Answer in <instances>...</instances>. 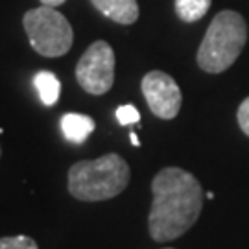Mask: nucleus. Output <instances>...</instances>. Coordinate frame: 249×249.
Here are the masks:
<instances>
[{"instance_id":"obj_14","label":"nucleus","mask_w":249,"mask_h":249,"mask_svg":"<svg viewBox=\"0 0 249 249\" xmlns=\"http://www.w3.org/2000/svg\"><path fill=\"white\" fill-rule=\"evenodd\" d=\"M65 2H67V0H41L43 6H50V8H57V6H61Z\"/></svg>"},{"instance_id":"obj_8","label":"nucleus","mask_w":249,"mask_h":249,"mask_svg":"<svg viewBox=\"0 0 249 249\" xmlns=\"http://www.w3.org/2000/svg\"><path fill=\"white\" fill-rule=\"evenodd\" d=\"M94 120L89 115L67 113L61 116V131L65 139L72 144H83L94 131Z\"/></svg>"},{"instance_id":"obj_2","label":"nucleus","mask_w":249,"mask_h":249,"mask_svg":"<svg viewBox=\"0 0 249 249\" xmlns=\"http://www.w3.org/2000/svg\"><path fill=\"white\" fill-rule=\"evenodd\" d=\"M131 172L118 153L98 159L78 160L69 168V192L80 201H106L122 194L129 185Z\"/></svg>"},{"instance_id":"obj_15","label":"nucleus","mask_w":249,"mask_h":249,"mask_svg":"<svg viewBox=\"0 0 249 249\" xmlns=\"http://www.w3.org/2000/svg\"><path fill=\"white\" fill-rule=\"evenodd\" d=\"M129 139H131V142H133L135 148H139V146H141V141H139L137 133H131V135H129Z\"/></svg>"},{"instance_id":"obj_3","label":"nucleus","mask_w":249,"mask_h":249,"mask_svg":"<svg viewBox=\"0 0 249 249\" xmlns=\"http://www.w3.org/2000/svg\"><path fill=\"white\" fill-rule=\"evenodd\" d=\"M248 43V24L240 13L223 9L207 28L197 48V65L209 74L225 72L238 59Z\"/></svg>"},{"instance_id":"obj_13","label":"nucleus","mask_w":249,"mask_h":249,"mask_svg":"<svg viewBox=\"0 0 249 249\" xmlns=\"http://www.w3.org/2000/svg\"><path fill=\"white\" fill-rule=\"evenodd\" d=\"M236 120H238V125L244 133L249 137V96L240 104L238 111H236Z\"/></svg>"},{"instance_id":"obj_10","label":"nucleus","mask_w":249,"mask_h":249,"mask_svg":"<svg viewBox=\"0 0 249 249\" xmlns=\"http://www.w3.org/2000/svg\"><path fill=\"white\" fill-rule=\"evenodd\" d=\"M213 0H176V13L183 22H196L207 15Z\"/></svg>"},{"instance_id":"obj_16","label":"nucleus","mask_w":249,"mask_h":249,"mask_svg":"<svg viewBox=\"0 0 249 249\" xmlns=\"http://www.w3.org/2000/svg\"><path fill=\"white\" fill-rule=\"evenodd\" d=\"M0 155H2V150H0Z\"/></svg>"},{"instance_id":"obj_9","label":"nucleus","mask_w":249,"mask_h":249,"mask_svg":"<svg viewBox=\"0 0 249 249\" xmlns=\"http://www.w3.org/2000/svg\"><path fill=\"white\" fill-rule=\"evenodd\" d=\"M34 85H36L39 98L45 106L52 107L57 104L59 94H61V81L57 80V76L50 71H41L34 76Z\"/></svg>"},{"instance_id":"obj_4","label":"nucleus","mask_w":249,"mask_h":249,"mask_svg":"<svg viewBox=\"0 0 249 249\" xmlns=\"http://www.w3.org/2000/svg\"><path fill=\"white\" fill-rule=\"evenodd\" d=\"M22 24L32 48L45 57H61L72 48L74 32L71 22L55 8L30 9L22 17Z\"/></svg>"},{"instance_id":"obj_5","label":"nucleus","mask_w":249,"mask_h":249,"mask_svg":"<svg viewBox=\"0 0 249 249\" xmlns=\"http://www.w3.org/2000/svg\"><path fill=\"white\" fill-rule=\"evenodd\" d=\"M76 80L89 94L102 96L115 83V52L106 41H94L76 65Z\"/></svg>"},{"instance_id":"obj_12","label":"nucleus","mask_w":249,"mask_h":249,"mask_svg":"<svg viewBox=\"0 0 249 249\" xmlns=\"http://www.w3.org/2000/svg\"><path fill=\"white\" fill-rule=\"evenodd\" d=\"M116 120L120 125H131V124H139L141 122V113L139 109L131 104L127 106H120L116 109Z\"/></svg>"},{"instance_id":"obj_11","label":"nucleus","mask_w":249,"mask_h":249,"mask_svg":"<svg viewBox=\"0 0 249 249\" xmlns=\"http://www.w3.org/2000/svg\"><path fill=\"white\" fill-rule=\"evenodd\" d=\"M0 249H39L34 238L18 234V236H4L0 238Z\"/></svg>"},{"instance_id":"obj_6","label":"nucleus","mask_w":249,"mask_h":249,"mask_svg":"<svg viewBox=\"0 0 249 249\" xmlns=\"http://www.w3.org/2000/svg\"><path fill=\"white\" fill-rule=\"evenodd\" d=\"M141 89L150 111L162 120H172L181 109V89L176 80L162 71H151L142 78Z\"/></svg>"},{"instance_id":"obj_7","label":"nucleus","mask_w":249,"mask_h":249,"mask_svg":"<svg viewBox=\"0 0 249 249\" xmlns=\"http://www.w3.org/2000/svg\"><path fill=\"white\" fill-rule=\"evenodd\" d=\"M92 6L102 15L115 20L118 24H133L139 18V4L137 0H90Z\"/></svg>"},{"instance_id":"obj_1","label":"nucleus","mask_w":249,"mask_h":249,"mask_svg":"<svg viewBox=\"0 0 249 249\" xmlns=\"http://www.w3.org/2000/svg\"><path fill=\"white\" fill-rule=\"evenodd\" d=\"M151 192L148 229L155 242L176 240L197 222L203 209V188L190 172L178 166L162 168L151 181Z\"/></svg>"},{"instance_id":"obj_17","label":"nucleus","mask_w":249,"mask_h":249,"mask_svg":"<svg viewBox=\"0 0 249 249\" xmlns=\"http://www.w3.org/2000/svg\"><path fill=\"white\" fill-rule=\"evenodd\" d=\"M168 249H172V248H168Z\"/></svg>"}]
</instances>
